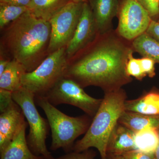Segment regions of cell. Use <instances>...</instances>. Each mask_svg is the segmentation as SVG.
<instances>
[{"label": "cell", "instance_id": "cell-32", "mask_svg": "<svg viewBox=\"0 0 159 159\" xmlns=\"http://www.w3.org/2000/svg\"><path fill=\"white\" fill-rule=\"evenodd\" d=\"M72 2H75L78 3H85L89 2V0H71Z\"/></svg>", "mask_w": 159, "mask_h": 159}, {"label": "cell", "instance_id": "cell-31", "mask_svg": "<svg viewBox=\"0 0 159 159\" xmlns=\"http://www.w3.org/2000/svg\"><path fill=\"white\" fill-rule=\"evenodd\" d=\"M154 155L156 159H159V142L155 151Z\"/></svg>", "mask_w": 159, "mask_h": 159}, {"label": "cell", "instance_id": "cell-26", "mask_svg": "<svg viewBox=\"0 0 159 159\" xmlns=\"http://www.w3.org/2000/svg\"><path fill=\"white\" fill-rule=\"evenodd\" d=\"M12 92L0 89V112L2 113L14 103Z\"/></svg>", "mask_w": 159, "mask_h": 159}, {"label": "cell", "instance_id": "cell-29", "mask_svg": "<svg viewBox=\"0 0 159 159\" xmlns=\"http://www.w3.org/2000/svg\"><path fill=\"white\" fill-rule=\"evenodd\" d=\"M31 0H0V2L9 3L17 6H25L29 8Z\"/></svg>", "mask_w": 159, "mask_h": 159}, {"label": "cell", "instance_id": "cell-5", "mask_svg": "<svg viewBox=\"0 0 159 159\" xmlns=\"http://www.w3.org/2000/svg\"><path fill=\"white\" fill-rule=\"evenodd\" d=\"M12 96L15 102L21 108L29 126L27 141L30 150L35 155L45 159H53L46 143L50 126L48 120L43 118L36 109L35 95L23 87L12 93Z\"/></svg>", "mask_w": 159, "mask_h": 159}, {"label": "cell", "instance_id": "cell-20", "mask_svg": "<svg viewBox=\"0 0 159 159\" xmlns=\"http://www.w3.org/2000/svg\"><path fill=\"white\" fill-rule=\"evenodd\" d=\"M159 142V128H145L135 133L136 150L154 153Z\"/></svg>", "mask_w": 159, "mask_h": 159}, {"label": "cell", "instance_id": "cell-2", "mask_svg": "<svg viewBox=\"0 0 159 159\" xmlns=\"http://www.w3.org/2000/svg\"><path fill=\"white\" fill-rule=\"evenodd\" d=\"M4 29L1 47L21 64L26 72L34 70L48 56L50 22L29 11Z\"/></svg>", "mask_w": 159, "mask_h": 159}, {"label": "cell", "instance_id": "cell-3", "mask_svg": "<svg viewBox=\"0 0 159 159\" xmlns=\"http://www.w3.org/2000/svg\"><path fill=\"white\" fill-rule=\"evenodd\" d=\"M104 97L88 129L82 139L74 144L72 151L81 152L97 148L101 159H107V143L122 113L126 95L122 88L104 92Z\"/></svg>", "mask_w": 159, "mask_h": 159}, {"label": "cell", "instance_id": "cell-8", "mask_svg": "<svg viewBox=\"0 0 159 159\" xmlns=\"http://www.w3.org/2000/svg\"><path fill=\"white\" fill-rule=\"evenodd\" d=\"M84 3L71 1L49 21L51 36L49 54L66 48L70 41L80 19Z\"/></svg>", "mask_w": 159, "mask_h": 159}, {"label": "cell", "instance_id": "cell-24", "mask_svg": "<svg viewBox=\"0 0 159 159\" xmlns=\"http://www.w3.org/2000/svg\"><path fill=\"white\" fill-rule=\"evenodd\" d=\"M95 152L92 150H86L81 152L72 151L65 155L53 159H95Z\"/></svg>", "mask_w": 159, "mask_h": 159}, {"label": "cell", "instance_id": "cell-21", "mask_svg": "<svg viewBox=\"0 0 159 159\" xmlns=\"http://www.w3.org/2000/svg\"><path fill=\"white\" fill-rule=\"evenodd\" d=\"M29 11V8L25 6L0 2V29H5Z\"/></svg>", "mask_w": 159, "mask_h": 159}, {"label": "cell", "instance_id": "cell-25", "mask_svg": "<svg viewBox=\"0 0 159 159\" xmlns=\"http://www.w3.org/2000/svg\"><path fill=\"white\" fill-rule=\"evenodd\" d=\"M142 70L146 76L153 78L156 75L155 61L147 57L139 58Z\"/></svg>", "mask_w": 159, "mask_h": 159}, {"label": "cell", "instance_id": "cell-33", "mask_svg": "<svg viewBox=\"0 0 159 159\" xmlns=\"http://www.w3.org/2000/svg\"><path fill=\"white\" fill-rule=\"evenodd\" d=\"M157 21L158 22H159V18H158V20H157Z\"/></svg>", "mask_w": 159, "mask_h": 159}, {"label": "cell", "instance_id": "cell-28", "mask_svg": "<svg viewBox=\"0 0 159 159\" xmlns=\"http://www.w3.org/2000/svg\"><path fill=\"white\" fill-rule=\"evenodd\" d=\"M146 32L159 41V22L152 20Z\"/></svg>", "mask_w": 159, "mask_h": 159}, {"label": "cell", "instance_id": "cell-9", "mask_svg": "<svg viewBox=\"0 0 159 159\" xmlns=\"http://www.w3.org/2000/svg\"><path fill=\"white\" fill-rule=\"evenodd\" d=\"M116 32L120 37L132 41L145 33L152 19L147 11L135 0H119Z\"/></svg>", "mask_w": 159, "mask_h": 159}, {"label": "cell", "instance_id": "cell-17", "mask_svg": "<svg viewBox=\"0 0 159 159\" xmlns=\"http://www.w3.org/2000/svg\"><path fill=\"white\" fill-rule=\"evenodd\" d=\"M25 73L21 64L16 60L11 59L0 75V89L13 93L22 88V77Z\"/></svg>", "mask_w": 159, "mask_h": 159}, {"label": "cell", "instance_id": "cell-10", "mask_svg": "<svg viewBox=\"0 0 159 159\" xmlns=\"http://www.w3.org/2000/svg\"><path fill=\"white\" fill-rule=\"evenodd\" d=\"M99 34L93 11L89 2L84 3L82 13L77 29L70 41L66 47L68 60L85 48Z\"/></svg>", "mask_w": 159, "mask_h": 159}, {"label": "cell", "instance_id": "cell-6", "mask_svg": "<svg viewBox=\"0 0 159 159\" xmlns=\"http://www.w3.org/2000/svg\"><path fill=\"white\" fill-rule=\"evenodd\" d=\"M63 48L49 54L34 70L26 72L22 77L24 88L35 96H43L65 77L68 60Z\"/></svg>", "mask_w": 159, "mask_h": 159}, {"label": "cell", "instance_id": "cell-1", "mask_svg": "<svg viewBox=\"0 0 159 159\" xmlns=\"http://www.w3.org/2000/svg\"><path fill=\"white\" fill-rule=\"evenodd\" d=\"M116 31L98 34L93 42L68 60L65 77L83 88L95 86L104 92L121 89L132 80L126 73L131 44Z\"/></svg>", "mask_w": 159, "mask_h": 159}, {"label": "cell", "instance_id": "cell-4", "mask_svg": "<svg viewBox=\"0 0 159 159\" xmlns=\"http://www.w3.org/2000/svg\"><path fill=\"white\" fill-rule=\"evenodd\" d=\"M36 102L44 112L51 131L50 149L62 148L66 153L73 151L74 141L85 134L92 122L88 115L71 117L60 111L42 96L35 97Z\"/></svg>", "mask_w": 159, "mask_h": 159}, {"label": "cell", "instance_id": "cell-14", "mask_svg": "<svg viewBox=\"0 0 159 159\" xmlns=\"http://www.w3.org/2000/svg\"><path fill=\"white\" fill-rule=\"evenodd\" d=\"M28 125V122H25L11 143L0 152V159H45L35 155L30 150L26 137Z\"/></svg>", "mask_w": 159, "mask_h": 159}, {"label": "cell", "instance_id": "cell-12", "mask_svg": "<svg viewBox=\"0 0 159 159\" xmlns=\"http://www.w3.org/2000/svg\"><path fill=\"white\" fill-rule=\"evenodd\" d=\"M99 34L112 30L113 20L118 15L119 0H89V2Z\"/></svg>", "mask_w": 159, "mask_h": 159}, {"label": "cell", "instance_id": "cell-27", "mask_svg": "<svg viewBox=\"0 0 159 159\" xmlns=\"http://www.w3.org/2000/svg\"><path fill=\"white\" fill-rule=\"evenodd\" d=\"M124 159H156L154 153L139 150H134L122 155Z\"/></svg>", "mask_w": 159, "mask_h": 159}, {"label": "cell", "instance_id": "cell-16", "mask_svg": "<svg viewBox=\"0 0 159 159\" xmlns=\"http://www.w3.org/2000/svg\"><path fill=\"white\" fill-rule=\"evenodd\" d=\"M119 122L134 133L145 128H159V116H149L125 111Z\"/></svg>", "mask_w": 159, "mask_h": 159}, {"label": "cell", "instance_id": "cell-23", "mask_svg": "<svg viewBox=\"0 0 159 159\" xmlns=\"http://www.w3.org/2000/svg\"><path fill=\"white\" fill-rule=\"evenodd\" d=\"M147 11L154 20H157L159 16V0H135Z\"/></svg>", "mask_w": 159, "mask_h": 159}, {"label": "cell", "instance_id": "cell-7", "mask_svg": "<svg viewBox=\"0 0 159 159\" xmlns=\"http://www.w3.org/2000/svg\"><path fill=\"white\" fill-rule=\"evenodd\" d=\"M51 104H67L76 107L93 118L102 99H96L87 94L73 80L64 77L43 96Z\"/></svg>", "mask_w": 159, "mask_h": 159}, {"label": "cell", "instance_id": "cell-13", "mask_svg": "<svg viewBox=\"0 0 159 159\" xmlns=\"http://www.w3.org/2000/svg\"><path fill=\"white\" fill-rule=\"evenodd\" d=\"M134 150H136L135 133L118 122L109 139L107 148V157L122 156Z\"/></svg>", "mask_w": 159, "mask_h": 159}, {"label": "cell", "instance_id": "cell-18", "mask_svg": "<svg viewBox=\"0 0 159 159\" xmlns=\"http://www.w3.org/2000/svg\"><path fill=\"white\" fill-rule=\"evenodd\" d=\"M71 0H31L29 11L35 17L49 21Z\"/></svg>", "mask_w": 159, "mask_h": 159}, {"label": "cell", "instance_id": "cell-22", "mask_svg": "<svg viewBox=\"0 0 159 159\" xmlns=\"http://www.w3.org/2000/svg\"><path fill=\"white\" fill-rule=\"evenodd\" d=\"M133 53L134 52H132L129 56L126 66V73L130 77L141 80L146 76L142 70L139 58L134 57Z\"/></svg>", "mask_w": 159, "mask_h": 159}, {"label": "cell", "instance_id": "cell-19", "mask_svg": "<svg viewBox=\"0 0 159 159\" xmlns=\"http://www.w3.org/2000/svg\"><path fill=\"white\" fill-rule=\"evenodd\" d=\"M132 48L143 57L153 60L159 63V41L146 32L133 40Z\"/></svg>", "mask_w": 159, "mask_h": 159}, {"label": "cell", "instance_id": "cell-11", "mask_svg": "<svg viewBox=\"0 0 159 159\" xmlns=\"http://www.w3.org/2000/svg\"><path fill=\"white\" fill-rule=\"evenodd\" d=\"M20 107L15 102L0 115V152L11 143L26 122Z\"/></svg>", "mask_w": 159, "mask_h": 159}, {"label": "cell", "instance_id": "cell-30", "mask_svg": "<svg viewBox=\"0 0 159 159\" xmlns=\"http://www.w3.org/2000/svg\"><path fill=\"white\" fill-rule=\"evenodd\" d=\"M107 159H124L122 156H107Z\"/></svg>", "mask_w": 159, "mask_h": 159}, {"label": "cell", "instance_id": "cell-15", "mask_svg": "<svg viewBox=\"0 0 159 159\" xmlns=\"http://www.w3.org/2000/svg\"><path fill=\"white\" fill-rule=\"evenodd\" d=\"M125 110L149 116H159V91L152 89L136 99L125 100Z\"/></svg>", "mask_w": 159, "mask_h": 159}]
</instances>
